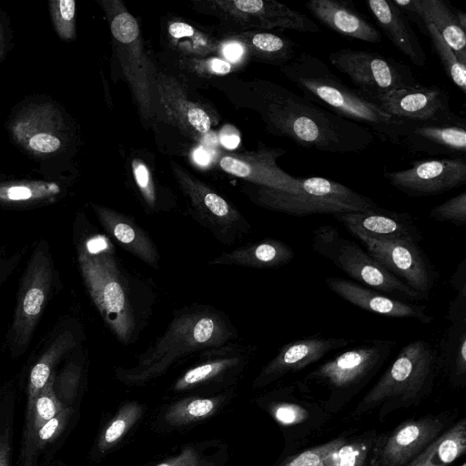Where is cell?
<instances>
[{"instance_id":"cell-1","label":"cell","mask_w":466,"mask_h":466,"mask_svg":"<svg viewBox=\"0 0 466 466\" xmlns=\"http://www.w3.org/2000/svg\"><path fill=\"white\" fill-rule=\"evenodd\" d=\"M85 227L76 241V258L86 289L101 319L124 346L137 342L157 300L152 284L131 272L103 233Z\"/></svg>"},{"instance_id":"cell-29","label":"cell","mask_w":466,"mask_h":466,"mask_svg":"<svg viewBox=\"0 0 466 466\" xmlns=\"http://www.w3.org/2000/svg\"><path fill=\"white\" fill-rule=\"evenodd\" d=\"M466 451V420L461 419L439 435L405 466H448Z\"/></svg>"},{"instance_id":"cell-18","label":"cell","mask_w":466,"mask_h":466,"mask_svg":"<svg viewBox=\"0 0 466 466\" xmlns=\"http://www.w3.org/2000/svg\"><path fill=\"white\" fill-rule=\"evenodd\" d=\"M352 340L345 338L312 335L282 345L277 354L261 369L253 386H267L289 373L299 371L320 360L328 353L347 347Z\"/></svg>"},{"instance_id":"cell-7","label":"cell","mask_w":466,"mask_h":466,"mask_svg":"<svg viewBox=\"0 0 466 466\" xmlns=\"http://www.w3.org/2000/svg\"><path fill=\"white\" fill-rule=\"evenodd\" d=\"M311 248L363 286L407 301L426 300L422 295L386 270L356 242L342 237L333 226L315 228Z\"/></svg>"},{"instance_id":"cell-27","label":"cell","mask_w":466,"mask_h":466,"mask_svg":"<svg viewBox=\"0 0 466 466\" xmlns=\"http://www.w3.org/2000/svg\"><path fill=\"white\" fill-rule=\"evenodd\" d=\"M65 195L62 182L43 180L0 181V206L31 208L57 201Z\"/></svg>"},{"instance_id":"cell-47","label":"cell","mask_w":466,"mask_h":466,"mask_svg":"<svg viewBox=\"0 0 466 466\" xmlns=\"http://www.w3.org/2000/svg\"><path fill=\"white\" fill-rule=\"evenodd\" d=\"M12 40V30L8 16L0 8V61L3 60L9 51Z\"/></svg>"},{"instance_id":"cell-17","label":"cell","mask_w":466,"mask_h":466,"mask_svg":"<svg viewBox=\"0 0 466 466\" xmlns=\"http://www.w3.org/2000/svg\"><path fill=\"white\" fill-rule=\"evenodd\" d=\"M192 218L223 245H232L251 230L238 209L217 193L200 187L187 189Z\"/></svg>"},{"instance_id":"cell-33","label":"cell","mask_w":466,"mask_h":466,"mask_svg":"<svg viewBox=\"0 0 466 466\" xmlns=\"http://www.w3.org/2000/svg\"><path fill=\"white\" fill-rule=\"evenodd\" d=\"M426 29V36L430 38L444 72L451 81L463 94H466V65L459 60L454 51L447 45L433 25L428 24Z\"/></svg>"},{"instance_id":"cell-43","label":"cell","mask_w":466,"mask_h":466,"mask_svg":"<svg viewBox=\"0 0 466 466\" xmlns=\"http://www.w3.org/2000/svg\"><path fill=\"white\" fill-rule=\"evenodd\" d=\"M83 367L79 363L70 362L62 371L60 380V390L62 396L66 400H72L77 390L82 376Z\"/></svg>"},{"instance_id":"cell-42","label":"cell","mask_w":466,"mask_h":466,"mask_svg":"<svg viewBox=\"0 0 466 466\" xmlns=\"http://www.w3.org/2000/svg\"><path fill=\"white\" fill-rule=\"evenodd\" d=\"M153 466H214L212 462L204 457L198 450L188 446L174 457L167 459Z\"/></svg>"},{"instance_id":"cell-12","label":"cell","mask_w":466,"mask_h":466,"mask_svg":"<svg viewBox=\"0 0 466 466\" xmlns=\"http://www.w3.org/2000/svg\"><path fill=\"white\" fill-rule=\"evenodd\" d=\"M367 252L386 270L429 299L439 273L419 246L405 240H379L360 234L354 235Z\"/></svg>"},{"instance_id":"cell-24","label":"cell","mask_w":466,"mask_h":466,"mask_svg":"<svg viewBox=\"0 0 466 466\" xmlns=\"http://www.w3.org/2000/svg\"><path fill=\"white\" fill-rule=\"evenodd\" d=\"M294 257V250L287 243L277 238H266L223 252L211 258L208 265L272 269L289 264Z\"/></svg>"},{"instance_id":"cell-8","label":"cell","mask_w":466,"mask_h":466,"mask_svg":"<svg viewBox=\"0 0 466 466\" xmlns=\"http://www.w3.org/2000/svg\"><path fill=\"white\" fill-rule=\"evenodd\" d=\"M437 366L438 356L429 341L416 339L406 344L363 398L360 410L393 399L414 403L431 389Z\"/></svg>"},{"instance_id":"cell-10","label":"cell","mask_w":466,"mask_h":466,"mask_svg":"<svg viewBox=\"0 0 466 466\" xmlns=\"http://www.w3.org/2000/svg\"><path fill=\"white\" fill-rule=\"evenodd\" d=\"M9 131L17 145L37 157L62 153L66 145L62 107L51 101L25 102L11 116Z\"/></svg>"},{"instance_id":"cell-15","label":"cell","mask_w":466,"mask_h":466,"mask_svg":"<svg viewBox=\"0 0 466 466\" xmlns=\"http://www.w3.org/2000/svg\"><path fill=\"white\" fill-rule=\"evenodd\" d=\"M375 102L389 115L415 122H456L462 118L451 108L447 92L437 86L417 85L397 89Z\"/></svg>"},{"instance_id":"cell-13","label":"cell","mask_w":466,"mask_h":466,"mask_svg":"<svg viewBox=\"0 0 466 466\" xmlns=\"http://www.w3.org/2000/svg\"><path fill=\"white\" fill-rule=\"evenodd\" d=\"M383 177L411 198L441 195L466 183V161L463 157L413 160L407 169L384 170Z\"/></svg>"},{"instance_id":"cell-51","label":"cell","mask_w":466,"mask_h":466,"mask_svg":"<svg viewBox=\"0 0 466 466\" xmlns=\"http://www.w3.org/2000/svg\"><path fill=\"white\" fill-rule=\"evenodd\" d=\"M168 32L174 38L190 36L194 34V28L183 22H175L169 25Z\"/></svg>"},{"instance_id":"cell-37","label":"cell","mask_w":466,"mask_h":466,"mask_svg":"<svg viewBox=\"0 0 466 466\" xmlns=\"http://www.w3.org/2000/svg\"><path fill=\"white\" fill-rule=\"evenodd\" d=\"M429 217L438 222H449L458 227L464 226L466 224V191L432 208Z\"/></svg>"},{"instance_id":"cell-35","label":"cell","mask_w":466,"mask_h":466,"mask_svg":"<svg viewBox=\"0 0 466 466\" xmlns=\"http://www.w3.org/2000/svg\"><path fill=\"white\" fill-rule=\"evenodd\" d=\"M251 43L258 52L283 66L295 59L299 48L296 42L270 33L255 34Z\"/></svg>"},{"instance_id":"cell-46","label":"cell","mask_w":466,"mask_h":466,"mask_svg":"<svg viewBox=\"0 0 466 466\" xmlns=\"http://www.w3.org/2000/svg\"><path fill=\"white\" fill-rule=\"evenodd\" d=\"M446 319L450 322L466 319V292L456 293L449 305Z\"/></svg>"},{"instance_id":"cell-5","label":"cell","mask_w":466,"mask_h":466,"mask_svg":"<svg viewBox=\"0 0 466 466\" xmlns=\"http://www.w3.org/2000/svg\"><path fill=\"white\" fill-rule=\"evenodd\" d=\"M253 200L264 208L293 217L333 216L366 211L378 206L370 198L339 182L320 177L299 178L295 192L261 186Z\"/></svg>"},{"instance_id":"cell-41","label":"cell","mask_w":466,"mask_h":466,"mask_svg":"<svg viewBox=\"0 0 466 466\" xmlns=\"http://www.w3.org/2000/svg\"><path fill=\"white\" fill-rule=\"evenodd\" d=\"M113 36L119 42L128 44L138 35L139 29L136 19L128 13L117 15L111 23Z\"/></svg>"},{"instance_id":"cell-38","label":"cell","mask_w":466,"mask_h":466,"mask_svg":"<svg viewBox=\"0 0 466 466\" xmlns=\"http://www.w3.org/2000/svg\"><path fill=\"white\" fill-rule=\"evenodd\" d=\"M344 442L345 439L343 438L332 440L292 456L279 466H324L329 455Z\"/></svg>"},{"instance_id":"cell-54","label":"cell","mask_w":466,"mask_h":466,"mask_svg":"<svg viewBox=\"0 0 466 466\" xmlns=\"http://www.w3.org/2000/svg\"><path fill=\"white\" fill-rule=\"evenodd\" d=\"M209 66L214 73L219 75L228 74L231 69L229 63L218 58L210 60Z\"/></svg>"},{"instance_id":"cell-23","label":"cell","mask_w":466,"mask_h":466,"mask_svg":"<svg viewBox=\"0 0 466 466\" xmlns=\"http://www.w3.org/2000/svg\"><path fill=\"white\" fill-rule=\"evenodd\" d=\"M305 6L322 25L344 37L370 44L381 42L380 32L350 2L309 0L305 3Z\"/></svg>"},{"instance_id":"cell-16","label":"cell","mask_w":466,"mask_h":466,"mask_svg":"<svg viewBox=\"0 0 466 466\" xmlns=\"http://www.w3.org/2000/svg\"><path fill=\"white\" fill-rule=\"evenodd\" d=\"M444 425L435 416L402 422L377 442L372 466H405L440 435Z\"/></svg>"},{"instance_id":"cell-21","label":"cell","mask_w":466,"mask_h":466,"mask_svg":"<svg viewBox=\"0 0 466 466\" xmlns=\"http://www.w3.org/2000/svg\"><path fill=\"white\" fill-rule=\"evenodd\" d=\"M408 121L401 147L414 153L460 157L466 153V129L462 118L456 122Z\"/></svg>"},{"instance_id":"cell-32","label":"cell","mask_w":466,"mask_h":466,"mask_svg":"<svg viewBox=\"0 0 466 466\" xmlns=\"http://www.w3.org/2000/svg\"><path fill=\"white\" fill-rule=\"evenodd\" d=\"M143 413V408L136 401L124 404L101 432L97 447L106 452L116 446L137 423Z\"/></svg>"},{"instance_id":"cell-56","label":"cell","mask_w":466,"mask_h":466,"mask_svg":"<svg viewBox=\"0 0 466 466\" xmlns=\"http://www.w3.org/2000/svg\"><path fill=\"white\" fill-rule=\"evenodd\" d=\"M221 142L225 147L233 149L238 146L239 137L233 134L226 135L221 137Z\"/></svg>"},{"instance_id":"cell-45","label":"cell","mask_w":466,"mask_h":466,"mask_svg":"<svg viewBox=\"0 0 466 466\" xmlns=\"http://www.w3.org/2000/svg\"><path fill=\"white\" fill-rule=\"evenodd\" d=\"M25 255V250L9 252L0 248V287L3 286L17 268Z\"/></svg>"},{"instance_id":"cell-49","label":"cell","mask_w":466,"mask_h":466,"mask_svg":"<svg viewBox=\"0 0 466 466\" xmlns=\"http://www.w3.org/2000/svg\"><path fill=\"white\" fill-rule=\"evenodd\" d=\"M451 284L456 292H466V258L457 266L451 276Z\"/></svg>"},{"instance_id":"cell-52","label":"cell","mask_w":466,"mask_h":466,"mask_svg":"<svg viewBox=\"0 0 466 466\" xmlns=\"http://www.w3.org/2000/svg\"><path fill=\"white\" fill-rule=\"evenodd\" d=\"M10 443L8 432L0 436V466H9Z\"/></svg>"},{"instance_id":"cell-40","label":"cell","mask_w":466,"mask_h":466,"mask_svg":"<svg viewBox=\"0 0 466 466\" xmlns=\"http://www.w3.org/2000/svg\"><path fill=\"white\" fill-rule=\"evenodd\" d=\"M71 413L72 409L65 407L59 413L34 431L35 445L42 448L56 440L66 426Z\"/></svg>"},{"instance_id":"cell-22","label":"cell","mask_w":466,"mask_h":466,"mask_svg":"<svg viewBox=\"0 0 466 466\" xmlns=\"http://www.w3.org/2000/svg\"><path fill=\"white\" fill-rule=\"evenodd\" d=\"M93 209L111 241L147 266L159 268L161 256L157 246L132 218L97 205H93Z\"/></svg>"},{"instance_id":"cell-30","label":"cell","mask_w":466,"mask_h":466,"mask_svg":"<svg viewBox=\"0 0 466 466\" xmlns=\"http://www.w3.org/2000/svg\"><path fill=\"white\" fill-rule=\"evenodd\" d=\"M438 364L454 383L466 380V319L450 322L439 344Z\"/></svg>"},{"instance_id":"cell-50","label":"cell","mask_w":466,"mask_h":466,"mask_svg":"<svg viewBox=\"0 0 466 466\" xmlns=\"http://www.w3.org/2000/svg\"><path fill=\"white\" fill-rule=\"evenodd\" d=\"M262 0H237L234 1L236 7L241 12L255 15L264 6Z\"/></svg>"},{"instance_id":"cell-2","label":"cell","mask_w":466,"mask_h":466,"mask_svg":"<svg viewBox=\"0 0 466 466\" xmlns=\"http://www.w3.org/2000/svg\"><path fill=\"white\" fill-rule=\"evenodd\" d=\"M237 338L238 329L223 311L199 303L184 306L174 311L164 333L137 357V364L116 368V376L127 385H143L180 360Z\"/></svg>"},{"instance_id":"cell-19","label":"cell","mask_w":466,"mask_h":466,"mask_svg":"<svg viewBox=\"0 0 466 466\" xmlns=\"http://www.w3.org/2000/svg\"><path fill=\"white\" fill-rule=\"evenodd\" d=\"M325 283L334 294L365 311L388 318L412 319L425 325L433 319L424 305L382 294L358 282L329 277Z\"/></svg>"},{"instance_id":"cell-4","label":"cell","mask_w":466,"mask_h":466,"mask_svg":"<svg viewBox=\"0 0 466 466\" xmlns=\"http://www.w3.org/2000/svg\"><path fill=\"white\" fill-rule=\"evenodd\" d=\"M282 72L309 100L345 119L366 124L382 141L400 146L408 121L389 115L375 101L345 85L320 58L301 52L283 66Z\"/></svg>"},{"instance_id":"cell-28","label":"cell","mask_w":466,"mask_h":466,"mask_svg":"<svg viewBox=\"0 0 466 466\" xmlns=\"http://www.w3.org/2000/svg\"><path fill=\"white\" fill-rule=\"evenodd\" d=\"M415 5L422 24L433 25L459 60L466 65V35L459 25L456 9L444 0H415Z\"/></svg>"},{"instance_id":"cell-58","label":"cell","mask_w":466,"mask_h":466,"mask_svg":"<svg viewBox=\"0 0 466 466\" xmlns=\"http://www.w3.org/2000/svg\"><path fill=\"white\" fill-rule=\"evenodd\" d=\"M461 466H466L465 462H463Z\"/></svg>"},{"instance_id":"cell-44","label":"cell","mask_w":466,"mask_h":466,"mask_svg":"<svg viewBox=\"0 0 466 466\" xmlns=\"http://www.w3.org/2000/svg\"><path fill=\"white\" fill-rule=\"evenodd\" d=\"M272 414L275 419L285 425L297 424L308 418L307 410L294 403H278L272 408Z\"/></svg>"},{"instance_id":"cell-6","label":"cell","mask_w":466,"mask_h":466,"mask_svg":"<svg viewBox=\"0 0 466 466\" xmlns=\"http://www.w3.org/2000/svg\"><path fill=\"white\" fill-rule=\"evenodd\" d=\"M56 280L50 247L41 239L33 250L20 279L13 321L6 341L13 357L28 349Z\"/></svg>"},{"instance_id":"cell-20","label":"cell","mask_w":466,"mask_h":466,"mask_svg":"<svg viewBox=\"0 0 466 466\" xmlns=\"http://www.w3.org/2000/svg\"><path fill=\"white\" fill-rule=\"evenodd\" d=\"M353 236L360 234L379 240H405L420 243L423 235L408 212L377 206L360 212L333 215Z\"/></svg>"},{"instance_id":"cell-55","label":"cell","mask_w":466,"mask_h":466,"mask_svg":"<svg viewBox=\"0 0 466 466\" xmlns=\"http://www.w3.org/2000/svg\"><path fill=\"white\" fill-rule=\"evenodd\" d=\"M195 161L202 166L207 165L210 160L209 153L203 147H198L194 151Z\"/></svg>"},{"instance_id":"cell-14","label":"cell","mask_w":466,"mask_h":466,"mask_svg":"<svg viewBox=\"0 0 466 466\" xmlns=\"http://www.w3.org/2000/svg\"><path fill=\"white\" fill-rule=\"evenodd\" d=\"M257 348L234 341L199 352L196 363L174 381L172 390L184 391L235 379L248 364Z\"/></svg>"},{"instance_id":"cell-31","label":"cell","mask_w":466,"mask_h":466,"mask_svg":"<svg viewBox=\"0 0 466 466\" xmlns=\"http://www.w3.org/2000/svg\"><path fill=\"white\" fill-rule=\"evenodd\" d=\"M223 396L187 397L173 403L165 412V420L172 426H183L207 419L214 414Z\"/></svg>"},{"instance_id":"cell-9","label":"cell","mask_w":466,"mask_h":466,"mask_svg":"<svg viewBox=\"0 0 466 466\" xmlns=\"http://www.w3.org/2000/svg\"><path fill=\"white\" fill-rule=\"evenodd\" d=\"M329 60L373 101L390 91L419 85L409 66L378 53L342 48L331 52Z\"/></svg>"},{"instance_id":"cell-11","label":"cell","mask_w":466,"mask_h":466,"mask_svg":"<svg viewBox=\"0 0 466 466\" xmlns=\"http://www.w3.org/2000/svg\"><path fill=\"white\" fill-rule=\"evenodd\" d=\"M396 344L386 339L365 340L318 366L307 379L332 390L354 389L380 369Z\"/></svg>"},{"instance_id":"cell-53","label":"cell","mask_w":466,"mask_h":466,"mask_svg":"<svg viewBox=\"0 0 466 466\" xmlns=\"http://www.w3.org/2000/svg\"><path fill=\"white\" fill-rule=\"evenodd\" d=\"M243 54V47L238 43H230L224 46V55L231 61L238 60Z\"/></svg>"},{"instance_id":"cell-39","label":"cell","mask_w":466,"mask_h":466,"mask_svg":"<svg viewBox=\"0 0 466 466\" xmlns=\"http://www.w3.org/2000/svg\"><path fill=\"white\" fill-rule=\"evenodd\" d=\"M368 455V445L363 441L346 443L336 449L324 466H363Z\"/></svg>"},{"instance_id":"cell-3","label":"cell","mask_w":466,"mask_h":466,"mask_svg":"<svg viewBox=\"0 0 466 466\" xmlns=\"http://www.w3.org/2000/svg\"><path fill=\"white\" fill-rule=\"evenodd\" d=\"M266 98V115L272 131L303 148L331 154L358 153L374 141L370 128L285 87L271 86Z\"/></svg>"},{"instance_id":"cell-48","label":"cell","mask_w":466,"mask_h":466,"mask_svg":"<svg viewBox=\"0 0 466 466\" xmlns=\"http://www.w3.org/2000/svg\"><path fill=\"white\" fill-rule=\"evenodd\" d=\"M187 120L192 127L201 133L210 129L211 122L208 115L198 107H192L187 113Z\"/></svg>"},{"instance_id":"cell-57","label":"cell","mask_w":466,"mask_h":466,"mask_svg":"<svg viewBox=\"0 0 466 466\" xmlns=\"http://www.w3.org/2000/svg\"><path fill=\"white\" fill-rule=\"evenodd\" d=\"M456 15L459 22L460 26L465 31L466 30V14L461 11L456 9Z\"/></svg>"},{"instance_id":"cell-36","label":"cell","mask_w":466,"mask_h":466,"mask_svg":"<svg viewBox=\"0 0 466 466\" xmlns=\"http://www.w3.org/2000/svg\"><path fill=\"white\" fill-rule=\"evenodd\" d=\"M51 19L57 35L64 40L75 36L76 2L53 0L49 2Z\"/></svg>"},{"instance_id":"cell-26","label":"cell","mask_w":466,"mask_h":466,"mask_svg":"<svg viewBox=\"0 0 466 466\" xmlns=\"http://www.w3.org/2000/svg\"><path fill=\"white\" fill-rule=\"evenodd\" d=\"M81 325L71 319L54 331L51 339L33 366L28 380V402L44 388L54 375V369L69 352L81 346L84 340Z\"/></svg>"},{"instance_id":"cell-25","label":"cell","mask_w":466,"mask_h":466,"mask_svg":"<svg viewBox=\"0 0 466 466\" xmlns=\"http://www.w3.org/2000/svg\"><path fill=\"white\" fill-rule=\"evenodd\" d=\"M368 7L390 42L413 65L423 67L426 54L406 15L389 0H369Z\"/></svg>"},{"instance_id":"cell-34","label":"cell","mask_w":466,"mask_h":466,"mask_svg":"<svg viewBox=\"0 0 466 466\" xmlns=\"http://www.w3.org/2000/svg\"><path fill=\"white\" fill-rule=\"evenodd\" d=\"M55 375L35 398L28 402L31 430L34 431L59 413L66 406L57 398L54 389Z\"/></svg>"}]
</instances>
